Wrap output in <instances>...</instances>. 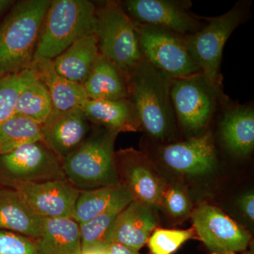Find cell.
<instances>
[{
  "label": "cell",
  "instance_id": "1",
  "mask_svg": "<svg viewBox=\"0 0 254 254\" xmlns=\"http://www.w3.org/2000/svg\"><path fill=\"white\" fill-rule=\"evenodd\" d=\"M50 2L18 1L0 23V78L29 67Z\"/></svg>",
  "mask_w": 254,
  "mask_h": 254
},
{
  "label": "cell",
  "instance_id": "2",
  "mask_svg": "<svg viewBox=\"0 0 254 254\" xmlns=\"http://www.w3.org/2000/svg\"><path fill=\"white\" fill-rule=\"evenodd\" d=\"M172 81L173 78L144 60L128 76L131 101L141 126L157 139L166 138L173 127Z\"/></svg>",
  "mask_w": 254,
  "mask_h": 254
},
{
  "label": "cell",
  "instance_id": "3",
  "mask_svg": "<svg viewBox=\"0 0 254 254\" xmlns=\"http://www.w3.org/2000/svg\"><path fill=\"white\" fill-rule=\"evenodd\" d=\"M118 134L105 128L93 132L63 160L65 177L73 187L85 190L121 182L115 151Z\"/></svg>",
  "mask_w": 254,
  "mask_h": 254
},
{
  "label": "cell",
  "instance_id": "4",
  "mask_svg": "<svg viewBox=\"0 0 254 254\" xmlns=\"http://www.w3.org/2000/svg\"><path fill=\"white\" fill-rule=\"evenodd\" d=\"M96 17V6L88 0L51 1L35 55L55 59L75 41L95 34Z\"/></svg>",
  "mask_w": 254,
  "mask_h": 254
},
{
  "label": "cell",
  "instance_id": "5",
  "mask_svg": "<svg viewBox=\"0 0 254 254\" xmlns=\"http://www.w3.org/2000/svg\"><path fill=\"white\" fill-rule=\"evenodd\" d=\"M95 36L100 54L127 78L143 61L136 26L119 3L97 9Z\"/></svg>",
  "mask_w": 254,
  "mask_h": 254
},
{
  "label": "cell",
  "instance_id": "6",
  "mask_svg": "<svg viewBox=\"0 0 254 254\" xmlns=\"http://www.w3.org/2000/svg\"><path fill=\"white\" fill-rule=\"evenodd\" d=\"M246 15L245 6L235 5L225 14L208 18L207 24L193 34L185 36L190 56L200 72L218 92L222 84L220 71L224 46L232 33L245 21Z\"/></svg>",
  "mask_w": 254,
  "mask_h": 254
},
{
  "label": "cell",
  "instance_id": "7",
  "mask_svg": "<svg viewBox=\"0 0 254 254\" xmlns=\"http://www.w3.org/2000/svg\"><path fill=\"white\" fill-rule=\"evenodd\" d=\"M135 26L140 49L147 63L172 78L200 72L189 52L185 36L162 28Z\"/></svg>",
  "mask_w": 254,
  "mask_h": 254
},
{
  "label": "cell",
  "instance_id": "8",
  "mask_svg": "<svg viewBox=\"0 0 254 254\" xmlns=\"http://www.w3.org/2000/svg\"><path fill=\"white\" fill-rule=\"evenodd\" d=\"M63 179L66 177L62 162L43 142L0 155V184L7 188Z\"/></svg>",
  "mask_w": 254,
  "mask_h": 254
},
{
  "label": "cell",
  "instance_id": "9",
  "mask_svg": "<svg viewBox=\"0 0 254 254\" xmlns=\"http://www.w3.org/2000/svg\"><path fill=\"white\" fill-rule=\"evenodd\" d=\"M218 92L201 72L173 78L170 97L174 113L189 131H198L208 125L216 107Z\"/></svg>",
  "mask_w": 254,
  "mask_h": 254
},
{
  "label": "cell",
  "instance_id": "10",
  "mask_svg": "<svg viewBox=\"0 0 254 254\" xmlns=\"http://www.w3.org/2000/svg\"><path fill=\"white\" fill-rule=\"evenodd\" d=\"M192 220L195 233L214 253L243 252L252 239L250 232L213 205H200L193 212Z\"/></svg>",
  "mask_w": 254,
  "mask_h": 254
},
{
  "label": "cell",
  "instance_id": "11",
  "mask_svg": "<svg viewBox=\"0 0 254 254\" xmlns=\"http://www.w3.org/2000/svg\"><path fill=\"white\" fill-rule=\"evenodd\" d=\"M123 8L135 24L162 28L182 36L193 34L200 28L198 19L180 1L128 0Z\"/></svg>",
  "mask_w": 254,
  "mask_h": 254
},
{
  "label": "cell",
  "instance_id": "12",
  "mask_svg": "<svg viewBox=\"0 0 254 254\" xmlns=\"http://www.w3.org/2000/svg\"><path fill=\"white\" fill-rule=\"evenodd\" d=\"M43 218H73L80 190L66 179L27 184L15 188Z\"/></svg>",
  "mask_w": 254,
  "mask_h": 254
},
{
  "label": "cell",
  "instance_id": "13",
  "mask_svg": "<svg viewBox=\"0 0 254 254\" xmlns=\"http://www.w3.org/2000/svg\"><path fill=\"white\" fill-rule=\"evenodd\" d=\"M89 123L81 108L64 112L53 109L41 125L42 142L63 163L86 139Z\"/></svg>",
  "mask_w": 254,
  "mask_h": 254
},
{
  "label": "cell",
  "instance_id": "14",
  "mask_svg": "<svg viewBox=\"0 0 254 254\" xmlns=\"http://www.w3.org/2000/svg\"><path fill=\"white\" fill-rule=\"evenodd\" d=\"M116 160L121 182L133 199L153 209L160 205L165 184L143 155L134 150H120L116 153Z\"/></svg>",
  "mask_w": 254,
  "mask_h": 254
},
{
  "label": "cell",
  "instance_id": "15",
  "mask_svg": "<svg viewBox=\"0 0 254 254\" xmlns=\"http://www.w3.org/2000/svg\"><path fill=\"white\" fill-rule=\"evenodd\" d=\"M161 158L167 166L178 173L190 175L210 173L217 162L211 133L166 145L161 150Z\"/></svg>",
  "mask_w": 254,
  "mask_h": 254
},
{
  "label": "cell",
  "instance_id": "16",
  "mask_svg": "<svg viewBox=\"0 0 254 254\" xmlns=\"http://www.w3.org/2000/svg\"><path fill=\"white\" fill-rule=\"evenodd\" d=\"M157 224L153 208L133 200L119 214L112 232L111 243L139 252L156 229Z\"/></svg>",
  "mask_w": 254,
  "mask_h": 254
},
{
  "label": "cell",
  "instance_id": "17",
  "mask_svg": "<svg viewBox=\"0 0 254 254\" xmlns=\"http://www.w3.org/2000/svg\"><path fill=\"white\" fill-rule=\"evenodd\" d=\"M28 68L48 90L53 109L64 112L81 108L88 100L83 86L57 72L53 60L35 55Z\"/></svg>",
  "mask_w": 254,
  "mask_h": 254
},
{
  "label": "cell",
  "instance_id": "18",
  "mask_svg": "<svg viewBox=\"0 0 254 254\" xmlns=\"http://www.w3.org/2000/svg\"><path fill=\"white\" fill-rule=\"evenodd\" d=\"M43 221L44 218L32 210L17 190L0 188V230L36 240L41 235Z\"/></svg>",
  "mask_w": 254,
  "mask_h": 254
},
{
  "label": "cell",
  "instance_id": "19",
  "mask_svg": "<svg viewBox=\"0 0 254 254\" xmlns=\"http://www.w3.org/2000/svg\"><path fill=\"white\" fill-rule=\"evenodd\" d=\"M81 109L90 123L118 133L136 131L141 127L134 105L128 99H88Z\"/></svg>",
  "mask_w": 254,
  "mask_h": 254
},
{
  "label": "cell",
  "instance_id": "20",
  "mask_svg": "<svg viewBox=\"0 0 254 254\" xmlns=\"http://www.w3.org/2000/svg\"><path fill=\"white\" fill-rule=\"evenodd\" d=\"M95 34L75 41L53 60L55 70L63 77L83 86L99 56Z\"/></svg>",
  "mask_w": 254,
  "mask_h": 254
},
{
  "label": "cell",
  "instance_id": "21",
  "mask_svg": "<svg viewBox=\"0 0 254 254\" xmlns=\"http://www.w3.org/2000/svg\"><path fill=\"white\" fill-rule=\"evenodd\" d=\"M83 87L90 100H123L130 96L128 78L100 54Z\"/></svg>",
  "mask_w": 254,
  "mask_h": 254
},
{
  "label": "cell",
  "instance_id": "22",
  "mask_svg": "<svg viewBox=\"0 0 254 254\" xmlns=\"http://www.w3.org/2000/svg\"><path fill=\"white\" fill-rule=\"evenodd\" d=\"M133 199L131 193L123 183L80 190L73 219L78 224L84 223L117 207H125Z\"/></svg>",
  "mask_w": 254,
  "mask_h": 254
},
{
  "label": "cell",
  "instance_id": "23",
  "mask_svg": "<svg viewBox=\"0 0 254 254\" xmlns=\"http://www.w3.org/2000/svg\"><path fill=\"white\" fill-rule=\"evenodd\" d=\"M36 245L38 254H82L79 224L73 218H44Z\"/></svg>",
  "mask_w": 254,
  "mask_h": 254
},
{
  "label": "cell",
  "instance_id": "24",
  "mask_svg": "<svg viewBox=\"0 0 254 254\" xmlns=\"http://www.w3.org/2000/svg\"><path fill=\"white\" fill-rule=\"evenodd\" d=\"M220 135L227 149L237 156H247L254 148V112L250 107L227 110L220 123Z\"/></svg>",
  "mask_w": 254,
  "mask_h": 254
},
{
  "label": "cell",
  "instance_id": "25",
  "mask_svg": "<svg viewBox=\"0 0 254 254\" xmlns=\"http://www.w3.org/2000/svg\"><path fill=\"white\" fill-rule=\"evenodd\" d=\"M42 141L41 125L26 117L14 115L0 125V155L23 145Z\"/></svg>",
  "mask_w": 254,
  "mask_h": 254
},
{
  "label": "cell",
  "instance_id": "26",
  "mask_svg": "<svg viewBox=\"0 0 254 254\" xmlns=\"http://www.w3.org/2000/svg\"><path fill=\"white\" fill-rule=\"evenodd\" d=\"M125 207L111 209L84 223L79 224L82 254L103 252L111 243V235L115 221Z\"/></svg>",
  "mask_w": 254,
  "mask_h": 254
},
{
  "label": "cell",
  "instance_id": "27",
  "mask_svg": "<svg viewBox=\"0 0 254 254\" xmlns=\"http://www.w3.org/2000/svg\"><path fill=\"white\" fill-rule=\"evenodd\" d=\"M53 110V102L48 90L36 77L23 88L18 96L15 115L26 117L43 125Z\"/></svg>",
  "mask_w": 254,
  "mask_h": 254
},
{
  "label": "cell",
  "instance_id": "28",
  "mask_svg": "<svg viewBox=\"0 0 254 254\" xmlns=\"http://www.w3.org/2000/svg\"><path fill=\"white\" fill-rule=\"evenodd\" d=\"M35 78L29 68L0 78V125L15 115L20 93Z\"/></svg>",
  "mask_w": 254,
  "mask_h": 254
},
{
  "label": "cell",
  "instance_id": "29",
  "mask_svg": "<svg viewBox=\"0 0 254 254\" xmlns=\"http://www.w3.org/2000/svg\"><path fill=\"white\" fill-rule=\"evenodd\" d=\"M194 235L193 229H155L147 244L151 254H173Z\"/></svg>",
  "mask_w": 254,
  "mask_h": 254
},
{
  "label": "cell",
  "instance_id": "30",
  "mask_svg": "<svg viewBox=\"0 0 254 254\" xmlns=\"http://www.w3.org/2000/svg\"><path fill=\"white\" fill-rule=\"evenodd\" d=\"M168 213L174 217L186 216L190 210V202L185 190L181 187H165L162 195L161 203Z\"/></svg>",
  "mask_w": 254,
  "mask_h": 254
},
{
  "label": "cell",
  "instance_id": "31",
  "mask_svg": "<svg viewBox=\"0 0 254 254\" xmlns=\"http://www.w3.org/2000/svg\"><path fill=\"white\" fill-rule=\"evenodd\" d=\"M0 254H38L36 240L0 230Z\"/></svg>",
  "mask_w": 254,
  "mask_h": 254
},
{
  "label": "cell",
  "instance_id": "32",
  "mask_svg": "<svg viewBox=\"0 0 254 254\" xmlns=\"http://www.w3.org/2000/svg\"><path fill=\"white\" fill-rule=\"evenodd\" d=\"M241 210L246 217L250 220H254V194L253 191H250L242 195L239 200Z\"/></svg>",
  "mask_w": 254,
  "mask_h": 254
},
{
  "label": "cell",
  "instance_id": "33",
  "mask_svg": "<svg viewBox=\"0 0 254 254\" xmlns=\"http://www.w3.org/2000/svg\"><path fill=\"white\" fill-rule=\"evenodd\" d=\"M104 254H140L136 252L125 246L117 243H110L103 251Z\"/></svg>",
  "mask_w": 254,
  "mask_h": 254
},
{
  "label": "cell",
  "instance_id": "34",
  "mask_svg": "<svg viewBox=\"0 0 254 254\" xmlns=\"http://www.w3.org/2000/svg\"><path fill=\"white\" fill-rule=\"evenodd\" d=\"M14 4L15 1L12 0H0V17L9 11Z\"/></svg>",
  "mask_w": 254,
  "mask_h": 254
},
{
  "label": "cell",
  "instance_id": "35",
  "mask_svg": "<svg viewBox=\"0 0 254 254\" xmlns=\"http://www.w3.org/2000/svg\"><path fill=\"white\" fill-rule=\"evenodd\" d=\"M82 254H104L103 252H85V253H83Z\"/></svg>",
  "mask_w": 254,
  "mask_h": 254
},
{
  "label": "cell",
  "instance_id": "36",
  "mask_svg": "<svg viewBox=\"0 0 254 254\" xmlns=\"http://www.w3.org/2000/svg\"><path fill=\"white\" fill-rule=\"evenodd\" d=\"M225 254H235V253H227Z\"/></svg>",
  "mask_w": 254,
  "mask_h": 254
},
{
  "label": "cell",
  "instance_id": "37",
  "mask_svg": "<svg viewBox=\"0 0 254 254\" xmlns=\"http://www.w3.org/2000/svg\"><path fill=\"white\" fill-rule=\"evenodd\" d=\"M220 254L213 253V254Z\"/></svg>",
  "mask_w": 254,
  "mask_h": 254
},
{
  "label": "cell",
  "instance_id": "38",
  "mask_svg": "<svg viewBox=\"0 0 254 254\" xmlns=\"http://www.w3.org/2000/svg\"><path fill=\"white\" fill-rule=\"evenodd\" d=\"M0 188H1V187H0Z\"/></svg>",
  "mask_w": 254,
  "mask_h": 254
}]
</instances>
